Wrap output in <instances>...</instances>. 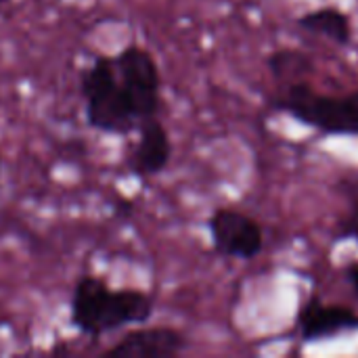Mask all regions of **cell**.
I'll return each mask as SVG.
<instances>
[{
  "mask_svg": "<svg viewBox=\"0 0 358 358\" xmlns=\"http://www.w3.org/2000/svg\"><path fill=\"white\" fill-rule=\"evenodd\" d=\"M80 94L88 128L115 136L138 130V122L120 86L113 57L96 55L92 59V63L80 73Z\"/></svg>",
  "mask_w": 358,
  "mask_h": 358,
  "instance_id": "cell-2",
  "label": "cell"
},
{
  "mask_svg": "<svg viewBox=\"0 0 358 358\" xmlns=\"http://www.w3.org/2000/svg\"><path fill=\"white\" fill-rule=\"evenodd\" d=\"M10 4V0H0V10L4 8V6H8Z\"/></svg>",
  "mask_w": 358,
  "mask_h": 358,
  "instance_id": "cell-13",
  "label": "cell"
},
{
  "mask_svg": "<svg viewBox=\"0 0 358 358\" xmlns=\"http://www.w3.org/2000/svg\"><path fill=\"white\" fill-rule=\"evenodd\" d=\"M189 348V340L174 327H138L122 336L103 357L111 358H174Z\"/></svg>",
  "mask_w": 358,
  "mask_h": 358,
  "instance_id": "cell-6",
  "label": "cell"
},
{
  "mask_svg": "<svg viewBox=\"0 0 358 358\" xmlns=\"http://www.w3.org/2000/svg\"><path fill=\"white\" fill-rule=\"evenodd\" d=\"M273 109L325 134L358 136V90L323 94L308 82H292L273 101Z\"/></svg>",
  "mask_w": 358,
  "mask_h": 358,
  "instance_id": "cell-3",
  "label": "cell"
},
{
  "mask_svg": "<svg viewBox=\"0 0 358 358\" xmlns=\"http://www.w3.org/2000/svg\"><path fill=\"white\" fill-rule=\"evenodd\" d=\"M208 231L214 250L224 258L252 260L264 248V231L252 216L231 210L218 208L208 218Z\"/></svg>",
  "mask_w": 358,
  "mask_h": 358,
  "instance_id": "cell-5",
  "label": "cell"
},
{
  "mask_svg": "<svg viewBox=\"0 0 358 358\" xmlns=\"http://www.w3.org/2000/svg\"><path fill=\"white\" fill-rule=\"evenodd\" d=\"M172 159V141L159 117H149L138 126V141L126 157L128 170L136 178L159 176Z\"/></svg>",
  "mask_w": 358,
  "mask_h": 358,
  "instance_id": "cell-7",
  "label": "cell"
},
{
  "mask_svg": "<svg viewBox=\"0 0 358 358\" xmlns=\"http://www.w3.org/2000/svg\"><path fill=\"white\" fill-rule=\"evenodd\" d=\"M296 329L302 342L313 344L344 331H358V315L348 306L325 304L319 298H310L296 317Z\"/></svg>",
  "mask_w": 358,
  "mask_h": 358,
  "instance_id": "cell-8",
  "label": "cell"
},
{
  "mask_svg": "<svg viewBox=\"0 0 358 358\" xmlns=\"http://www.w3.org/2000/svg\"><path fill=\"white\" fill-rule=\"evenodd\" d=\"M155 298L141 289H111L105 279L82 275L69 298V325L86 338H103L128 325H145Z\"/></svg>",
  "mask_w": 358,
  "mask_h": 358,
  "instance_id": "cell-1",
  "label": "cell"
},
{
  "mask_svg": "<svg viewBox=\"0 0 358 358\" xmlns=\"http://www.w3.org/2000/svg\"><path fill=\"white\" fill-rule=\"evenodd\" d=\"M268 69L275 78L306 76L315 71V59L313 55H306L296 48H281L268 57Z\"/></svg>",
  "mask_w": 358,
  "mask_h": 358,
  "instance_id": "cell-10",
  "label": "cell"
},
{
  "mask_svg": "<svg viewBox=\"0 0 358 358\" xmlns=\"http://www.w3.org/2000/svg\"><path fill=\"white\" fill-rule=\"evenodd\" d=\"M298 27L308 31V34H317L323 36L327 40H334L340 46L350 44L352 40V21L346 13L325 6V8H317V10H308L302 17H298Z\"/></svg>",
  "mask_w": 358,
  "mask_h": 358,
  "instance_id": "cell-9",
  "label": "cell"
},
{
  "mask_svg": "<svg viewBox=\"0 0 358 358\" xmlns=\"http://www.w3.org/2000/svg\"><path fill=\"white\" fill-rule=\"evenodd\" d=\"M340 193L348 201V212L338 224V239L358 241V172H350L338 182Z\"/></svg>",
  "mask_w": 358,
  "mask_h": 358,
  "instance_id": "cell-11",
  "label": "cell"
},
{
  "mask_svg": "<svg viewBox=\"0 0 358 358\" xmlns=\"http://www.w3.org/2000/svg\"><path fill=\"white\" fill-rule=\"evenodd\" d=\"M344 277H346V281L350 283L352 292L357 294L358 298V262H352V264H348L344 268Z\"/></svg>",
  "mask_w": 358,
  "mask_h": 358,
  "instance_id": "cell-12",
  "label": "cell"
},
{
  "mask_svg": "<svg viewBox=\"0 0 358 358\" xmlns=\"http://www.w3.org/2000/svg\"><path fill=\"white\" fill-rule=\"evenodd\" d=\"M113 61L120 86L138 126L149 117H157L162 109V73L155 57L138 44H128Z\"/></svg>",
  "mask_w": 358,
  "mask_h": 358,
  "instance_id": "cell-4",
  "label": "cell"
},
{
  "mask_svg": "<svg viewBox=\"0 0 358 358\" xmlns=\"http://www.w3.org/2000/svg\"><path fill=\"white\" fill-rule=\"evenodd\" d=\"M0 180H2V157H0Z\"/></svg>",
  "mask_w": 358,
  "mask_h": 358,
  "instance_id": "cell-14",
  "label": "cell"
}]
</instances>
